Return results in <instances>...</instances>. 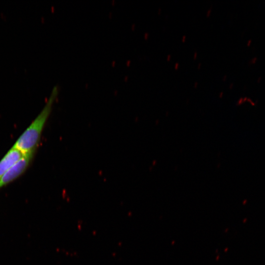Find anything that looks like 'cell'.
<instances>
[{
	"label": "cell",
	"mask_w": 265,
	"mask_h": 265,
	"mask_svg": "<svg viewBox=\"0 0 265 265\" xmlns=\"http://www.w3.org/2000/svg\"><path fill=\"white\" fill-rule=\"evenodd\" d=\"M58 93V87L54 86L42 110L18 138L13 147L16 148L23 154L35 151L40 141L44 127L50 115L53 104L57 98Z\"/></svg>",
	"instance_id": "1"
},
{
	"label": "cell",
	"mask_w": 265,
	"mask_h": 265,
	"mask_svg": "<svg viewBox=\"0 0 265 265\" xmlns=\"http://www.w3.org/2000/svg\"><path fill=\"white\" fill-rule=\"evenodd\" d=\"M35 152L31 151L24 154L19 160L9 167L0 180V187L13 182L25 172L30 164Z\"/></svg>",
	"instance_id": "2"
},
{
	"label": "cell",
	"mask_w": 265,
	"mask_h": 265,
	"mask_svg": "<svg viewBox=\"0 0 265 265\" xmlns=\"http://www.w3.org/2000/svg\"><path fill=\"white\" fill-rule=\"evenodd\" d=\"M24 154L19 150L12 147L0 161V180L5 172Z\"/></svg>",
	"instance_id": "3"
}]
</instances>
